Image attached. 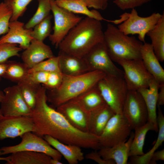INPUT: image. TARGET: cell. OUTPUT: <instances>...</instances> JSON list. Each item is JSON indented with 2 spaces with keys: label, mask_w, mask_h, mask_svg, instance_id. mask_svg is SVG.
<instances>
[{
  "label": "cell",
  "mask_w": 164,
  "mask_h": 164,
  "mask_svg": "<svg viewBox=\"0 0 164 164\" xmlns=\"http://www.w3.org/2000/svg\"><path fill=\"white\" fill-rule=\"evenodd\" d=\"M4 117V116L2 114L0 109V121Z\"/></svg>",
  "instance_id": "50"
},
{
  "label": "cell",
  "mask_w": 164,
  "mask_h": 164,
  "mask_svg": "<svg viewBox=\"0 0 164 164\" xmlns=\"http://www.w3.org/2000/svg\"><path fill=\"white\" fill-rule=\"evenodd\" d=\"M97 87L106 103L115 114H122L128 89L123 77L106 74Z\"/></svg>",
  "instance_id": "5"
},
{
  "label": "cell",
  "mask_w": 164,
  "mask_h": 164,
  "mask_svg": "<svg viewBox=\"0 0 164 164\" xmlns=\"http://www.w3.org/2000/svg\"><path fill=\"white\" fill-rule=\"evenodd\" d=\"M116 63L123 69V78L128 90L138 91L148 88L154 78L146 69L141 59L121 60Z\"/></svg>",
  "instance_id": "8"
},
{
  "label": "cell",
  "mask_w": 164,
  "mask_h": 164,
  "mask_svg": "<svg viewBox=\"0 0 164 164\" xmlns=\"http://www.w3.org/2000/svg\"><path fill=\"white\" fill-rule=\"evenodd\" d=\"M164 160V149L155 151L153 154L150 164H155L157 161Z\"/></svg>",
  "instance_id": "43"
},
{
  "label": "cell",
  "mask_w": 164,
  "mask_h": 164,
  "mask_svg": "<svg viewBox=\"0 0 164 164\" xmlns=\"http://www.w3.org/2000/svg\"><path fill=\"white\" fill-rule=\"evenodd\" d=\"M50 2L54 25L53 32L49 38L51 43L57 48L69 32L82 18L59 7L55 0H50Z\"/></svg>",
  "instance_id": "6"
},
{
  "label": "cell",
  "mask_w": 164,
  "mask_h": 164,
  "mask_svg": "<svg viewBox=\"0 0 164 164\" xmlns=\"http://www.w3.org/2000/svg\"><path fill=\"white\" fill-rule=\"evenodd\" d=\"M159 85L158 82L153 78L148 87L142 88L137 91L141 95L146 104L148 112V121L153 124L158 128L156 107Z\"/></svg>",
  "instance_id": "22"
},
{
  "label": "cell",
  "mask_w": 164,
  "mask_h": 164,
  "mask_svg": "<svg viewBox=\"0 0 164 164\" xmlns=\"http://www.w3.org/2000/svg\"><path fill=\"white\" fill-rule=\"evenodd\" d=\"M63 78V74L61 72H50L46 83L43 86L46 90L55 89L60 85Z\"/></svg>",
  "instance_id": "39"
},
{
  "label": "cell",
  "mask_w": 164,
  "mask_h": 164,
  "mask_svg": "<svg viewBox=\"0 0 164 164\" xmlns=\"http://www.w3.org/2000/svg\"><path fill=\"white\" fill-rule=\"evenodd\" d=\"M52 16L50 14L34 26L31 34L33 39L43 42L47 37H49L52 30Z\"/></svg>",
  "instance_id": "33"
},
{
  "label": "cell",
  "mask_w": 164,
  "mask_h": 164,
  "mask_svg": "<svg viewBox=\"0 0 164 164\" xmlns=\"http://www.w3.org/2000/svg\"><path fill=\"white\" fill-rule=\"evenodd\" d=\"M152 0H114V3L120 9L125 10L135 8Z\"/></svg>",
  "instance_id": "38"
},
{
  "label": "cell",
  "mask_w": 164,
  "mask_h": 164,
  "mask_svg": "<svg viewBox=\"0 0 164 164\" xmlns=\"http://www.w3.org/2000/svg\"><path fill=\"white\" fill-rule=\"evenodd\" d=\"M106 74L98 70L76 76L63 74V80L59 87L47 91V102L53 107L57 108L96 85Z\"/></svg>",
  "instance_id": "3"
},
{
  "label": "cell",
  "mask_w": 164,
  "mask_h": 164,
  "mask_svg": "<svg viewBox=\"0 0 164 164\" xmlns=\"http://www.w3.org/2000/svg\"><path fill=\"white\" fill-rule=\"evenodd\" d=\"M54 56L52 50L43 42L33 39L21 56L23 63L29 69Z\"/></svg>",
  "instance_id": "16"
},
{
  "label": "cell",
  "mask_w": 164,
  "mask_h": 164,
  "mask_svg": "<svg viewBox=\"0 0 164 164\" xmlns=\"http://www.w3.org/2000/svg\"><path fill=\"white\" fill-rule=\"evenodd\" d=\"M103 42L113 61L141 59L142 42L135 36L125 34L113 24H107L104 32Z\"/></svg>",
  "instance_id": "4"
},
{
  "label": "cell",
  "mask_w": 164,
  "mask_h": 164,
  "mask_svg": "<svg viewBox=\"0 0 164 164\" xmlns=\"http://www.w3.org/2000/svg\"><path fill=\"white\" fill-rule=\"evenodd\" d=\"M22 49L16 44L8 43L0 44V63L8 61L10 58L20 56Z\"/></svg>",
  "instance_id": "36"
},
{
  "label": "cell",
  "mask_w": 164,
  "mask_h": 164,
  "mask_svg": "<svg viewBox=\"0 0 164 164\" xmlns=\"http://www.w3.org/2000/svg\"><path fill=\"white\" fill-rule=\"evenodd\" d=\"M4 97V92L0 91V105Z\"/></svg>",
  "instance_id": "48"
},
{
  "label": "cell",
  "mask_w": 164,
  "mask_h": 164,
  "mask_svg": "<svg viewBox=\"0 0 164 164\" xmlns=\"http://www.w3.org/2000/svg\"><path fill=\"white\" fill-rule=\"evenodd\" d=\"M38 5L35 13L24 25V28L31 29L50 14L51 7L50 0H37Z\"/></svg>",
  "instance_id": "32"
},
{
  "label": "cell",
  "mask_w": 164,
  "mask_h": 164,
  "mask_svg": "<svg viewBox=\"0 0 164 164\" xmlns=\"http://www.w3.org/2000/svg\"><path fill=\"white\" fill-rule=\"evenodd\" d=\"M128 139L110 147H101L98 152L104 159L112 160L117 164H127L131 144L134 134L132 133Z\"/></svg>",
  "instance_id": "20"
},
{
  "label": "cell",
  "mask_w": 164,
  "mask_h": 164,
  "mask_svg": "<svg viewBox=\"0 0 164 164\" xmlns=\"http://www.w3.org/2000/svg\"><path fill=\"white\" fill-rule=\"evenodd\" d=\"M50 72L37 71L29 73L26 79L31 83L36 85H43L46 82Z\"/></svg>",
  "instance_id": "40"
},
{
  "label": "cell",
  "mask_w": 164,
  "mask_h": 164,
  "mask_svg": "<svg viewBox=\"0 0 164 164\" xmlns=\"http://www.w3.org/2000/svg\"><path fill=\"white\" fill-rule=\"evenodd\" d=\"M37 71L61 72L59 56H54L37 64L29 70V73Z\"/></svg>",
  "instance_id": "34"
},
{
  "label": "cell",
  "mask_w": 164,
  "mask_h": 164,
  "mask_svg": "<svg viewBox=\"0 0 164 164\" xmlns=\"http://www.w3.org/2000/svg\"><path fill=\"white\" fill-rule=\"evenodd\" d=\"M58 56L60 70L63 75L76 76L92 71L84 58L72 55L60 50Z\"/></svg>",
  "instance_id": "18"
},
{
  "label": "cell",
  "mask_w": 164,
  "mask_h": 164,
  "mask_svg": "<svg viewBox=\"0 0 164 164\" xmlns=\"http://www.w3.org/2000/svg\"><path fill=\"white\" fill-rule=\"evenodd\" d=\"M83 58L92 71L100 70L107 75L123 77V71L113 63L103 41L95 45Z\"/></svg>",
  "instance_id": "12"
},
{
  "label": "cell",
  "mask_w": 164,
  "mask_h": 164,
  "mask_svg": "<svg viewBox=\"0 0 164 164\" xmlns=\"http://www.w3.org/2000/svg\"><path fill=\"white\" fill-rule=\"evenodd\" d=\"M46 91L44 86H40L35 106L29 116L35 125L33 133L42 137L50 136L65 144L99 150L101 147L99 136L72 126L61 114L48 105Z\"/></svg>",
  "instance_id": "1"
},
{
  "label": "cell",
  "mask_w": 164,
  "mask_h": 164,
  "mask_svg": "<svg viewBox=\"0 0 164 164\" xmlns=\"http://www.w3.org/2000/svg\"><path fill=\"white\" fill-rule=\"evenodd\" d=\"M55 2L59 7L74 14H83L100 21L106 19L97 10H89L82 0H55Z\"/></svg>",
  "instance_id": "27"
},
{
  "label": "cell",
  "mask_w": 164,
  "mask_h": 164,
  "mask_svg": "<svg viewBox=\"0 0 164 164\" xmlns=\"http://www.w3.org/2000/svg\"><path fill=\"white\" fill-rule=\"evenodd\" d=\"M73 100L90 113L106 104L97 85Z\"/></svg>",
  "instance_id": "25"
},
{
  "label": "cell",
  "mask_w": 164,
  "mask_h": 164,
  "mask_svg": "<svg viewBox=\"0 0 164 164\" xmlns=\"http://www.w3.org/2000/svg\"><path fill=\"white\" fill-rule=\"evenodd\" d=\"M7 61L0 63V80L5 74L7 66Z\"/></svg>",
  "instance_id": "45"
},
{
  "label": "cell",
  "mask_w": 164,
  "mask_h": 164,
  "mask_svg": "<svg viewBox=\"0 0 164 164\" xmlns=\"http://www.w3.org/2000/svg\"><path fill=\"white\" fill-rule=\"evenodd\" d=\"M29 68L23 63L7 61V66L3 77L17 83L26 79Z\"/></svg>",
  "instance_id": "30"
},
{
  "label": "cell",
  "mask_w": 164,
  "mask_h": 164,
  "mask_svg": "<svg viewBox=\"0 0 164 164\" xmlns=\"http://www.w3.org/2000/svg\"><path fill=\"white\" fill-rule=\"evenodd\" d=\"M9 156L6 157H0V160H3L8 162L9 160Z\"/></svg>",
  "instance_id": "49"
},
{
  "label": "cell",
  "mask_w": 164,
  "mask_h": 164,
  "mask_svg": "<svg viewBox=\"0 0 164 164\" xmlns=\"http://www.w3.org/2000/svg\"><path fill=\"white\" fill-rule=\"evenodd\" d=\"M122 114L132 129L142 126L148 120V112L142 97L137 91L128 90Z\"/></svg>",
  "instance_id": "11"
},
{
  "label": "cell",
  "mask_w": 164,
  "mask_h": 164,
  "mask_svg": "<svg viewBox=\"0 0 164 164\" xmlns=\"http://www.w3.org/2000/svg\"><path fill=\"white\" fill-rule=\"evenodd\" d=\"M4 97L0 109L3 116H29L32 111L25 101L17 84L4 90Z\"/></svg>",
  "instance_id": "13"
},
{
  "label": "cell",
  "mask_w": 164,
  "mask_h": 164,
  "mask_svg": "<svg viewBox=\"0 0 164 164\" xmlns=\"http://www.w3.org/2000/svg\"><path fill=\"white\" fill-rule=\"evenodd\" d=\"M88 8L104 10L102 0H82Z\"/></svg>",
  "instance_id": "42"
},
{
  "label": "cell",
  "mask_w": 164,
  "mask_h": 164,
  "mask_svg": "<svg viewBox=\"0 0 164 164\" xmlns=\"http://www.w3.org/2000/svg\"><path fill=\"white\" fill-rule=\"evenodd\" d=\"M43 138L63 156L69 164H77L84 159L81 147L74 145L64 143L48 135Z\"/></svg>",
  "instance_id": "21"
},
{
  "label": "cell",
  "mask_w": 164,
  "mask_h": 164,
  "mask_svg": "<svg viewBox=\"0 0 164 164\" xmlns=\"http://www.w3.org/2000/svg\"><path fill=\"white\" fill-rule=\"evenodd\" d=\"M33 0H4L3 2L12 12L10 21L17 20L23 15L27 7Z\"/></svg>",
  "instance_id": "35"
},
{
  "label": "cell",
  "mask_w": 164,
  "mask_h": 164,
  "mask_svg": "<svg viewBox=\"0 0 164 164\" xmlns=\"http://www.w3.org/2000/svg\"><path fill=\"white\" fill-rule=\"evenodd\" d=\"M23 22L17 20L10 21L9 29L6 34L0 38V44L8 43L18 44L22 50L26 49L33 39L32 29L24 28Z\"/></svg>",
  "instance_id": "17"
},
{
  "label": "cell",
  "mask_w": 164,
  "mask_h": 164,
  "mask_svg": "<svg viewBox=\"0 0 164 164\" xmlns=\"http://www.w3.org/2000/svg\"><path fill=\"white\" fill-rule=\"evenodd\" d=\"M35 131L34 123L28 116H4L0 121V140L21 137Z\"/></svg>",
  "instance_id": "14"
},
{
  "label": "cell",
  "mask_w": 164,
  "mask_h": 164,
  "mask_svg": "<svg viewBox=\"0 0 164 164\" xmlns=\"http://www.w3.org/2000/svg\"><path fill=\"white\" fill-rule=\"evenodd\" d=\"M158 107L157 121L158 135L153 146L149 152L141 155L131 156L130 162L134 164H150L153 154L160 146L164 141V117L160 108Z\"/></svg>",
  "instance_id": "26"
},
{
  "label": "cell",
  "mask_w": 164,
  "mask_h": 164,
  "mask_svg": "<svg viewBox=\"0 0 164 164\" xmlns=\"http://www.w3.org/2000/svg\"><path fill=\"white\" fill-rule=\"evenodd\" d=\"M101 21L86 16L69 32L59 44V50L83 58L97 43L103 41Z\"/></svg>",
  "instance_id": "2"
},
{
  "label": "cell",
  "mask_w": 164,
  "mask_h": 164,
  "mask_svg": "<svg viewBox=\"0 0 164 164\" xmlns=\"http://www.w3.org/2000/svg\"><path fill=\"white\" fill-rule=\"evenodd\" d=\"M12 12L4 2L0 3V35L7 33L9 31V23Z\"/></svg>",
  "instance_id": "37"
},
{
  "label": "cell",
  "mask_w": 164,
  "mask_h": 164,
  "mask_svg": "<svg viewBox=\"0 0 164 164\" xmlns=\"http://www.w3.org/2000/svg\"><path fill=\"white\" fill-rule=\"evenodd\" d=\"M56 110L61 114L73 127L90 132L91 113L72 99L59 106Z\"/></svg>",
  "instance_id": "15"
},
{
  "label": "cell",
  "mask_w": 164,
  "mask_h": 164,
  "mask_svg": "<svg viewBox=\"0 0 164 164\" xmlns=\"http://www.w3.org/2000/svg\"><path fill=\"white\" fill-rule=\"evenodd\" d=\"M132 129L122 114H115L99 136L101 147H110L125 141Z\"/></svg>",
  "instance_id": "10"
},
{
  "label": "cell",
  "mask_w": 164,
  "mask_h": 164,
  "mask_svg": "<svg viewBox=\"0 0 164 164\" xmlns=\"http://www.w3.org/2000/svg\"><path fill=\"white\" fill-rule=\"evenodd\" d=\"M6 164H50L52 158L43 153L21 151L11 153Z\"/></svg>",
  "instance_id": "23"
},
{
  "label": "cell",
  "mask_w": 164,
  "mask_h": 164,
  "mask_svg": "<svg viewBox=\"0 0 164 164\" xmlns=\"http://www.w3.org/2000/svg\"><path fill=\"white\" fill-rule=\"evenodd\" d=\"M114 114L107 104L91 112L90 132L100 136L109 120Z\"/></svg>",
  "instance_id": "24"
},
{
  "label": "cell",
  "mask_w": 164,
  "mask_h": 164,
  "mask_svg": "<svg viewBox=\"0 0 164 164\" xmlns=\"http://www.w3.org/2000/svg\"><path fill=\"white\" fill-rule=\"evenodd\" d=\"M150 38L154 52L159 61L164 60V13L154 28L146 34Z\"/></svg>",
  "instance_id": "28"
},
{
  "label": "cell",
  "mask_w": 164,
  "mask_h": 164,
  "mask_svg": "<svg viewBox=\"0 0 164 164\" xmlns=\"http://www.w3.org/2000/svg\"><path fill=\"white\" fill-rule=\"evenodd\" d=\"M135 133L132 140L129 156L141 155L144 153L143 149L146 135L149 131H158V128L152 123L147 121L144 125L135 129Z\"/></svg>",
  "instance_id": "29"
},
{
  "label": "cell",
  "mask_w": 164,
  "mask_h": 164,
  "mask_svg": "<svg viewBox=\"0 0 164 164\" xmlns=\"http://www.w3.org/2000/svg\"><path fill=\"white\" fill-rule=\"evenodd\" d=\"M60 161L57 159H54L52 158L50 164H62L63 163L60 162Z\"/></svg>",
  "instance_id": "46"
},
{
  "label": "cell",
  "mask_w": 164,
  "mask_h": 164,
  "mask_svg": "<svg viewBox=\"0 0 164 164\" xmlns=\"http://www.w3.org/2000/svg\"><path fill=\"white\" fill-rule=\"evenodd\" d=\"M17 84L26 103L32 110L35 106L37 92L41 85L33 84L26 79Z\"/></svg>",
  "instance_id": "31"
},
{
  "label": "cell",
  "mask_w": 164,
  "mask_h": 164,
  "mask_svg": "<svg viewBox=\"0 0 164 164\" xmlns=\"http://www.w3.org/2000/svg\"><path fill=\"white\" fill-rule=\"evenodd\" d=\"M19 144L13 146H3L0 148V155L21 151H31L43 153L52 159L60 161L62 155L43 138L31 132H28L21 137Z\"/></svg>",
  "instance_id": "9"
},
{
  "label": "cell",
  "mask_w": 164,
  "mask_h": 164,
  "mask_svg": "<svg viewBox=\"0 0 164 164\" xmlns=\"http://www.w3.org/2000/svg\"><path fill=\"white\" fill-rule=\"evenodd\" d=\"M126 13V17L123 18V22L118 28L125 34H137L138 40L144 43L146 35L154 28L162 15L153 13L149 16L142 17L138 15L135 8L132 9L130 13Z\"/></svg>",
  "instance_id": "7"
},
{
  "label": "cell",
  "mask_w": 164,
  "mask_h": 164,
  "mask_svg": "<svg viewBox=\"0 0 164 164\" xmlns=\"http://www.w3.org/2000/svg\"><path fill=\"white\" fill-rule=\"evenodd\" d=\"M157 96V105L160 106L164 104V84H160Z\"/></svg>",
  "instance_id": "44"
},
{
  "label": "cell",
  "mask_w": 164,
  "mask_h": 164,
  "mask_svg": "<svg viewBox=\"0 0 164 164\" xmlns=\"http://www.w3.org/2000/svg\"><path fill=\"white\" fill-rule=\"evenodd\" d=\"M110 0H102L104 10L107 7L108 1Z\"/></svg>",
  "instance_id": "47"
},
{
  "label": "cell",
  "mask_w": 164,
  "mask_h": 164,
  "mask_svg": "<svg viewBox=\"0 0 164 164\" xmlns=\"http://www.w3.org/2000/svg\"><path fill=\"white\" fill-rule=\"evenodd\" d=\"M140 53L141 59L148 71L159 84H164V70L151 44L146 42L143 43Z\"/></svg>",
  "instance_id": "19"
},
{
  "label": "cell",
  "mask_w": 164,
  "mask_h": 164,
  "mask_svg": "<svg viewBox=\"0 0 164 164\" xmlns=\"http://www.w3.org/2000/svg\"><path fill=\"white\" fill-rule=\"evenodd\" d=\"M86 159L93 160L99 164H114L115 162L112 160L104 159L98 152H92L87 154L85 157Z\"/></svg>",
  "instance_id": "41"
}]
</instances>
